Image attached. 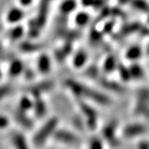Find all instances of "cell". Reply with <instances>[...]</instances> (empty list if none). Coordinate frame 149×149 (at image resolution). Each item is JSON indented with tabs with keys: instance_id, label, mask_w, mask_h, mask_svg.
<instances>
[{
	"instance_id": "cell-28",
	"label": "cell",
	"mask_w": 149,
	"mask_h": 149,
	"mask_svg": "<svg viewBox=\"0 0 149 149\" xmlns=\"http://www.w3.org/2000/svg\"><path fill=\"white\" fill-rule=\"evenodd\" d=\"M137 149H149V142L147 140H141L139 141Z\"/></svg>"
},
{
	"instance_id": "cell-18",
	"label": "cell",
	"mask_w": 149,
	"mask_h": 149,
	"mask_svg": "<svg viewBox=\"0 0 149 149\" xmlns=\"http://www.w3.org/2000/svg\"><path fill=\"white\" fill-rule=\"evenodd\" d=\"M129 67V71L131 74L132 80L134 81H139L142 80L146 75V70L139 61L136 62H131Z\"/></svg>"
},
{
	"instance_id": "cell-6",
	"label": "cell",
	"mask_w": 149,
	"mask_h": 149,
	"mask_svg": "<svg viewBox=\"0 0 149 149\" xmlns=\"http://www.w3.org/2000/svg\"><path fill=\"white\" fill-rule=\"evenodd\" d=\"M148 132L146 124L141 122H132L125 124L120 128V134L123 139H133L141 138Z\"/></svg>"
},
{
	"instance_id": "cell-12",
	"label": "cell",
	"mask_w": 149,
	"mask_h": 149,
	"mask_svg": "<svg viewBox=\"0 0 149 149\" xmlns=\"http://www.w3.org/2000/svg\"><path fill=\"white\" fill-rule=\"evenodd\" d=\"M145 50L140 45L133 44L127 48V50L124 52V57L125 59L130 61V62H136L140 61V59L143 57Z\"/></svg>"
},
{
	"instance_id": "cell-30",
	"label": "cell",
	"mask_w": 149,
	"mask_h": 149,
	"mask_svg": "<svg viewBox=\"0 0 149 149\" xmlns=\"http://www.w3.org/2000/svg\"><path fill=\"white\" fill-rule=\"evenodd\" d=\"M147 14H148V17H147V19H148V22H149V12L147 13Z\"/></svg>"
},
{
	"instance_id": "cell-27",
	"label": "cell",
	"mask_w": 149,
	"mask_h": 149,
	"mask_svg": "<svg viewBox=\"0 0 149 149\" xmlns=\"http://www.w3.org/2000/svg\"><path fill=\"white\" fill-rule=\"evenodd\" d=\"M18 5L21 6L23 8H30L32 5V3H34V0H17Z\"/></svg>"
},
{
	"instance_id": "cell-7",
	"label": "cell",
	"mask_w": 149,
	"mask_h": 149,
	"mask_svg": "<svg viewBox=\"0 0 149 149\" xmlns=\"http://www.w3.org/2000/svg\"><path fill=\"white\" fill-rule=\"evenodd\" d=\"M55 142L65 146H74L80 143L81 139L76 132L67 128H57L52 137Z\"/></svg>"
},
{
	"instance_id": "cell-9",
	"label": "cell",
	"mask_w": 149,
	"mask_h": 149,
	"mask_svg": "<svg viewBox=\"0 0 149 149\" xmlns=\"http://www.w3.org/2000/svg\"><path fill=\"white\" fill-rule=\"evenodd\" d=\"M36 70L38 74L47 75L52 70V60L48 54L41 52L37 56L36 62Z\"/></svg>"
},
{
	"instance_id": "cell-11",
	"label": "cell",
	"mask_w": 149,
	"mask_h": 149,
	"mask_svg": "<svg viewBox=\"0 0 149 149\" xmlns=\"http://www.w3.org/2000/svg\"><path fill=\"white\" fill-rule=\"evenodd\" d=\"M10 141L13 149H31V142L27 141L25 134L22 132L12 133Z\"/></svg>"
},
{
	"instance_id": "cell-20",
	"label": "cell",
	"mask_w": 149,
	"mask_h": 149,
	"mask_svg": "<svg viewBox=\"0 0 149 149\" xmlns=\"http://www.w3.org/2000/svg\"><path fill=\"white\" fill-rule=\"evenodd\" d=\"M33 106H34V98L31 95H24L19 99L17 109L28 113L29 111H32Z\"/></svg>"
},
{
	"instance_id": "cell-22",
	"label": "cell",
	"mask_w": 149,
	"mask_h": 149,
	"mask_svg": "<svg viewBox=\"0 0 149 149\" xmlns=\"http://www.w3.org/2000/svg\"><path fill=\"white\" fill-rule=\"evenodd\" d=\"M117 71L118 72L119 80H121V81L128 83L130 80H132L130 71H129V67L128 66H126V65H123L122 63H119L118 66Z\"/></svg>"
},
{
	"instance_id": "cell-21",
	"label": "cell",
	"mask_w": 149,
	"mask_h": 149,
	"mask_svg": "<svg viewBox=\"0 0 149 149\" xmlns=\"http://www.w3.org/2000/svg\"><path fill=\"white\" fill-rule=\"evenodd\" d=\"M77 3L75 0H64L60 5V12L64 14H71L75 12Z\"/></svg>"
},
{
	"instance_id": "cell-13",
	"label": "cell",
	"mask_w": 149,
	"mask_h": 149,
	"mask_svg": "<svg viewBox=\"0 0 149 149\" xmlns=\"http://www.w3.org/2000/svg\"><path fill=\"white\" fill-rule=\"evenodd\" d=\"M26 32L27 28L25 29L22 25L17 24L14 26H9V29L6 32V39L10 42L21 41Z\"/></svg>"
},
{
	"instance_id": "cell-1",
	"label": "cell",
	"mask_w": 149,
	"mask_h": 149,
	"mask_svg": "<svg viewBox=\"0 0 149 149\" xmlns=\"http://www.w3.org/2000/svg\"><path fill=\"white\" fill-rule=\"evenodd\" d=\"M64 85L77 100H86L104 107L112 104V99L106 93L88 86L78 80L67 79L65 81Z\"/></svg>"
},
{
	"instance_id": "cell-10",
	"label": "cell",
	"mask_w": 149,
	"mask_h": 149,
	"mask_svg": "<svg viewBox=\"0 0 149 149\" xmlns=\"http://www.w3.org/2000/svg\"><path fill=\"white\" fill-rule=\"evenodd\" d=\"M27 113V112L22 111L17 108L13 113V120L23 129L30 130L34 126V120Z\"/></svg>"
},
{
	"instance_id": "cell-15",
	"label": "cell",
	"mask_w": 149,
	"mask_h": 149,
	"mask_svg": "<svg viewBox=\"0 0 149 149\" xmlns=\"http://www.w3.org/2000/svg\"><path fill=\"white\" fill-rule=\"evenodd\" d=\"M24 69H25V65L21 60L13 59L10 64L8 65L7 72H8V74L9 76L16 78V77H18L19 75L23 74Z\"/></svg>"
},
{
	"instance_id": "cell-29",
	"label": "cell",
	"mask_w": 149,
	"mask_h": 149,
	"mask_svg": "<svg viewBox=\"0 0 149 149\" xmlns=\"http://www.w3.org/2000/svg\"><path fill=\"white\" fill-rule=\"evenodd\" d=\"M131 1H132V0H118V3H119V4H121V5H124V4H126V3L130 4Z\"/></svg>"
},
{
	"instance_id": "cell-26",
	"label": "cell",
	"mask_w": 149,
	"mask_h": 149,
	"mask_svg": "<svg viewBox=\"0 0 149 149\" xmlns=\"http://www.w3.org/2000/svg\"><path fill=\"white\" fill-rule=\"evenodd\" d=\"M0 125H1V128L3 130V129H7V128L9 127L10 125V118L8 117L5 114H2L1 115V123H0Z\"/></svg>"
},
{
	"instance_id": "cell-4",
	"label": "cell",
	"mask_w": 149,
	"mask_h": 149,
	"mask_svg": "<svg viewBox=\"0 0 149 149\" xmlns=\"http://www.w3.org/2000/svg\"><path fill=\"white\" fill-rule=\"evenodd\" d=\"M80 113L85 118L86 128L91 131H95L98 128L99 114L96 109L91 105L86 100H78Z\"/></svg>"
},
{
	"instance_id": "cell-16",
	"label": "cell",
	"mask_w": 149,
	"mask_h": 149,
	"mask_svg": "<svg viewBox=\"0 0 149 149\" xmlns=\"http://www.w3.org/2000/svg\"><path fill=\"white\" fill-rule=\"evenodd\" d=\"M33 114L37 118H42L46 116L47 113V105L42 96L34 98V106H33Z\"/></svg>"
},
{
	"instance_id": "cell-8",
	"label": "cell",
	"mask_w": 149,
	"mask_h": 149,
	"mask_svg": "<svg viewBox=\"0 0 149 149\" xmlns=\"http://www.w3.org/2000/svg\"><path fill=\"white\" fill-rule=\"evenodd\" d=\"M25 17V12L24 8L21 6H13L12 8H8L4 16V21L6 24L9 26L17 25L21 22Z\"/></svg>"
},
{
	"instance_id": "cell-3",
	"label": "cell",
	"mask_w": 149,
	"mask_h": 149,
	"mask_svg": "<svg viewBox=\"0 0 149 149\" xmlns=\"http://www.w3.org/2000/svg\"><path fill=\"white\" fill-rule=\"evenodd\" d=\"M133 113L135 116L149 121V88H142L137 92Z\"/></svg>"
},
{
	"instance_id": "cell-25",
	"label": "cell",
	"mask_w": 149,
	"mask_h": 149,
	"mask_svg": "<svg viewBox=\"0 0 149 149\" xmlns=\"http://www.w3.org/2000/svg\"><path fill=\"white\" fill-rule=\"evenodd\" d=\"M104 141L100 138H94L91 140L88 149H104Z\"/></svg>"
},
{
	"instance_id": "cell-17",
	"label": "cell",
	"mask_w": 149,
	"mask_h": 149,
	"mask_svg": "<svg viewBox=\"0 0 149 149\" xmlns=\"http://www.w3.org/2000/svg\"><path fill=\"white\" fill-rule=\"evenodd\" d=\"M119 62L114 56L109 55L107 56L102 63V71L105 74H110L114 71H117Z\"/></svg>"
},
{
	"instance_id": "cell-2",
	"label": "cell",
	"mask_w": 149,
	"mask_h": 149,
	"mask_svg": "<svg viewBox=\"0 0 149 149\" xmlns=\"http://www.w3.org/2000/svg\"><path fill=\"white\" fill-rule=\"evenodd\" d=\"M59 126V118L57 117H52L47 118L40 128L37 129L32 135L31 139V144L34 148H42L49 139H52L54 133Z\"/></svg>"
},
{
	"instance_id": "cell-14",
	"label": "cell",
	"mask_w": 149,
	"mask_h": 149,
	"mask_svg": "<svg viewBox=\"0 0 149 149\" xmlns=\"http://www.w3.org/2000/svg\"><path fill=\"white\" fill-rule=\"evenodd\" d=\"M89 60L88 53L84 49H79L72 56L71 65L75 70H80L85 68Z\"/></svg>"
},
{
	"instance_id": "cell-5",
	"label": "cell",
	"mask_w": 149,
	"mask_h": 149,
	"mask_svg": "<svg viewBox=\"0 0 149 149\" xmlns=\"http://www.w3.org/2000/svg\"><path fill=\"white\" fill-rule=\"evenodd\" d=\"M119 123L117 119H112L106 123L101 129L102 139L110 147L115 148L120 145V139L118 137Z\"/></svg>"
},
{
	"instance_id": "cell-23",
	"label": "cell",
	"mask_w": 149,
	"mask_h": 149,
	"mask_svg": "<svg viewBox=\"0 0 149 149\" xmlns=\"http://www.w3.org/2000/svg\"><path fill=\"white\" fill-rule=\"evenodd\" d=\"M129 5L135 10L148 13L149 12V3L147 0H132Z\"/></svg>"
},
{
	"instance_id": "cell-31",
	"label": "cell",
	"mask_w": 149,
	"mask_h": 149,
	"mask_svg": "<svg viewBox=\"0 0 149 149\" xmlns=\"http://www.w3.org/2000/svg\"><path fill=\"white\" fill-rule=\"evenodd\" d=\"M148 70H149V65H148Z\"/></svg>"
},
{
	"instance_id": "cell-19",
	"label": "cell",
	"mask_w": 149,
	"mask_h": 149,
	"mask_svg": "<svg viewBox=\"0 0 149 149\" xmlns=\"http://www.w3.org/2000/svg\"><path fill=\"white\" fill-rule=\"evenodd\" d=\"M91 20V14L85 11H78L73 13V21L74 25L79 28L87 26Z\"/></svg>"
},
{
	"instance_id": "cell-24",
	"label": "cell",
	"mask_w": 149,
	"mask_h": 149,
	"mask_svg": "<svg viewBox=\"0 0 149 149\" xmlns=\"http://www.w3.org/2000/svg\"><path fill=\"white\" fill-rule=\"evenodd\" d=\"M72 124L74 126V128L78 130V131H82L85 128H86V123H85V120L83 115H77L74 116L72 118Z\"/></svg>"
}]
</instances>
